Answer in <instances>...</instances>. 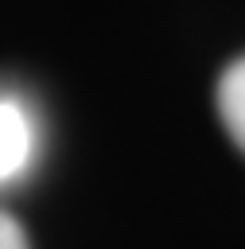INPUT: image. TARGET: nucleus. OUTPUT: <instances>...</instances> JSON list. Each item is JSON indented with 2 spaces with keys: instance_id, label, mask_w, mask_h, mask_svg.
Masks as SVG:
<instances>
[{
  "instance_id": "1",
  "label": "nucleus",
  "mask_w": 245,
  "mask_h": 249,
  "mask_svg": "<svg viewBox=\"0 0 245 249\" xmlns=\"http://www.w3.org/2000/svg\"><path fill=\"white\" fill-rule=\"evenodd\" d=\"M43 152V121L31 97L8 82H0V187L31 175Z\"/></svg>"
},
{
  "instance_id": "2",
  "label": "nucleus",
  "mask_w": 245,
  "mask_h": 249,
  "mask_svg": "<svg viewBox=\"0 0 245 249\" xmlns=\"http://www.w3.org/2000/svg\"><path fill=\"white\" fill-rule=\"evenodd\" d=\"M218 113H222L226 132L245 152V58H237L222 74V82H218Z\"/></svg>"
},
{
  "instance_id": "3",
  "label": "nucleus",
  "mask_w": 245,
  "mask_h": 249,
  "mask_svg": "<svg viewBox=\"0 0 245 249\" xmlns=\"http://www.w3.org/2000/svg\"><path fill=\"white\" fill-rule=\"evenodd\" d=\"M0 249H31L23 226H19L12 214H4V210H0Z\"/></svg>"
}]
</instances>
